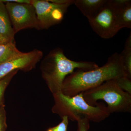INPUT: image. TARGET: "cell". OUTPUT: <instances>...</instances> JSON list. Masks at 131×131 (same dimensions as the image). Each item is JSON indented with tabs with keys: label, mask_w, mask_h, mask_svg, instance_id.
<instances>
[{
	"label": "cell",
	"mask_w": 131,
	"mask_h": 131,
	"mask_svg": "<svg viewBox=\"0 0 131 131\" xmlns=\"http://www.w3.org/2000/svg\"><path fill=\"white\" fill-rule=\"evenodd\" d=\"M126 76L120 54L115 52L101 67L91 70H77L64 81L61 92L74 96L98 86L105 82Z\"/></svg>",
	"instance_id": "cell-1"
},
{
	"label": "cell",
	"mask_w": 131,
	"mask_h": 131,
	"mask_svg": "<svg viewBox=\"0 0 131 131\" xmlns=\"http://www.w3.org/2000/svg\"><path fill=\"white\" fill-rule=\"evenodd\" d=\"M98 67L94 62L71 60L60 48L52 50L43 59L40 64L42 78L52 94L61 92L66 78L75 69L88 71Z\"/></svg>",
	"instance_id": "cell-2"
},
{
	"label": "cell",
	"mask_w": 131,
	"mask_h": 131,
	"mask_svg": "<svg viewBox=\"0 0 131 131\" xmlns=\"http://www.w3.org/2000/svg\"><path fill=\"white\" fill-rule=\"evenodd\" d=\"M54 105L52 113L61 117L66 116L69 119L76 121L86 118L90 121L100 122L110 115L105 103L98 102L95 106L90 105L84 100L82 93L70 96L62 92L53 94Z\"/></svg>",
	"instance_id": "cell-3"
},
{
	"label": "cell",
	"mask_w": 131,
	"mask_h": 131,
	"mask_svg": "<svg viewBox=\"0 0 131 131\" xmlns=\"http://www.w3.org/2000/svg\"><path fill=\"white\" fill-rule=\"evenodd\" d=\"M82 94L84 100L90 105L95 106L97 101H104L110 114L131 112V95L121 89L114 80L105 82Z\"/></svg>",
	"instance_id": "cell-4"
},
{
	"label": "cell",
	"mask_w": 131,
	"mask_h": 131,
	"mask_svg": "<svg viewBox=\"0 0 131 131\" xmlns=\"http://www.w3.org/2000/svg\"><path fill=\"white\" fill-rule=\"evenodd\" d=\"M5 5L15 34L27 28L41 30L35 8L32 4L8 2Z\"/></svg>",
	"instance_id": "cell-5"
},
{
	"label": "cell",
	"mask_w": 131,
	"mask_h": 131,
	"mask_svg": "<svg viewBox=\"0 0 131 131\" xmlns=\"http://www.w3.org/2000/svg\"><path fill=\"white\" fill-rule=\"evenodd\" d=\"M88 20L93 30L102 38H111L120 30L112 0H107L99 13Z\"/></svg>",
	"instance_id": "cell-6"
},
{
	"label": "cell",
	"mask_w": 131,
	"mask_h": 131,
	"mask_svg": "<svg viewBox=\"0 0 131 131\" xmlns=\"http://www.w3.org/2000/svg\"><path fill=\"white\" fill-rule=\"evenodd\" d=\"M40 29H46L60 24L71 4L59 5L49 0H32Z\"/></svg>",
	"instance_id": "cell-7"
},
{
	"label": "cell",
	"mask_w": 131,
	"mask_h": 131,
	"mask_svg": "<svg viewBox=\"0 0 131 131\" xmlns=\"http://www.w3.org/2000/svg\"><path fill=\"white\" fill-rule=\"evenodd\" d=\"M43 56L37 49L27 52H20L13 58L0 64V79L15 70L28 71L35 68Z\"/></svg>",
	"instance_id": "cell-8"
},
{
	"label": "cell",
	"mask_w": 131,
	"mask_h": 131,
	"mask_svg": "<svg viewBox=\"0 0 131 131\" xmlns=\"http://www.w3.org/2000/svg\"><path fill=\"white\" fill-rule=\"evenodd\" d=\"M107 0H74V4L88 19L95 16Z\"/></svg>",
	"instance_id": "cell-9"
},
{
	"label": "cell",
	"mask_w": 131,
	"mask_h": 131,
	"mask_svg": "<svg viewBox=\"0 0 131 131\" xmlns=\"http://www.w3.org/2000/svg\"><path fill=\"white\" fill-rule=\"evenodd\" d=\"M0 34L14 42L15 34L4 3L0 1Z\"/></svg>",
	"instance_id": "cell-10"
},
{
	"label": "cell",
	"mask_w": 131,
	"mask_h": 131,
	"mask_svg": "<svg viewBox=\"0 0 131 131\" xmlns=\"http://www.w3.org/2000/svg\"><path fill=\"white\" fill-rule=\"evenodd\" d=\"M114 7L116 11L117 25L119 30L124 28H131V1L122 6Z\"/></svg>",
	"instance_id": "cell-11"
},
{
	"label": "cell",
	"mask_w": 131,
	"mask_h": 131,
	"mask_svg": "<svg viewBox=\"0 0 131 131\" xmlns=\"http://www.w3.org/2000/svg\"><path fill=\"white\" fill-rule=\"evenodd\" d=\"M21 52L17 49L14 42L0 45V64L8 61Z\"/></svg>",
	"instance_id": "cell-12"
},
{
	"label": "cell",
	"mask_w": 131,
	"mask_h": 131,
	"mask_svg": "<svg viewBox=\"0 0 131 131\" xmlns=\"http://www.w3.org/2000/svg\"><path fill=\"white\" fill-rule=\"evenodd\" d=\"M120 55L126 77L131 79V47H124Z\"/></svg>",
	"instance_id": "cell-13"
},
{
	"label": "cell",
	"mask_w": 131,
	"mask_h": 131,
	"mask_svg": "<svg viewBox=\"0 0 131 131\" xmlns=\"http://www.w3.org/2000/svg\"><path fill=\"white\" fill-rule=\"evenodd\" d=\"M19 70L12 71L5 77L0 79V107L4 104V94L6 89L9 84L13 78Z\"/></svg>",
	"instance_id": "cell-14"
},
{
	"label": "cell",
	"mask_w": 131,
	"mask_h": 131,
	"mask_svg": "<svg viewBox=\"0 0 131 131\" xmlns=\"http://www.w3.org/2000/svg\"><path fill=\"white\" fill-rule=\"evenodd\" d=\"M114 80L121 89L131 95V79L124 76Z\"/></svg>",
	"instance_id": "cell-15"
},
{
	"label": "cell",
	"mask_w": 131,
	"mask_h": 131,
	"mask_svg": "<svg viewBox=\"0 0 131 131\" xmlns=\"http://www.w3.org/2000/svg\"><path fill=\"white\" fill-rule=\"evenodd\" d=\"M62 121L57 125L52 127H49L46 131H67L69 119L66 116L61 117Z\"/></svg>",
	"instance_id": "cell-16"
},
{
	"label": "cell",
	"mask_w": 131,
	"mask_h": 131,
	"mask_svg": "<svg viewBox=\"0 0 131 131\" xmlns=\"http://www.w3.org/2000/svg\"><path fill=\"white\" fill-rule=\"evenodd\" d=\"M6 113L5 105L0 107V131H6L7 128L6 123Z\"/></svg>",
	"instance_id": "cell-17"
},
{
	"label": "cell",
	"mask_w": 131,
	"mask_h": 131,
	"mask_svg": "<svg viewBox=\"0 0 131 131\" xmlns=\"http://www.w3.org/2000/svg\"><path fill=\"white\" fill-rule=\"evenodd\" d=\"M77 129V131H88L90 129V121L86 118L81 119L78 121Z\"/></svg>",
	"instance_id": "cell-18"
},
{
	"label": "cell",
	"mask_w": 131,
	"mask_h": 131,
	"mask_svg": "<svg viewBox=\"0 0 131 131\" xmlns=\"http://www.w3.org/2000/svg\"><path fill=\"white\" fill-rule=\"evenodd\" d=\"M50 2L59 5H66V4H74V0H49Z\"/></svg>",
	"instance_id": "cell-19"
},
{
	"label": "cell",
	"mask_w": 131,
	"mask_h": 131,
	"mask_svg": "<svg viewBox=\"0 0 131 131\" xmlns=\"http://www.w3.org/2000/svg\"><path fill=\"white\" fill-rule=\"evenodd\" d=\"M3 3L13 2L18 3L31 4L32 0H0Z\"/></svg>",
	"instance_id": "cell-20"
},
{
	"label": "cell",
	"mask_w": 131,
	"mask_h": 131,
	"mask_svg": "<svg viewBox=\"0 0 131 131\" xmlns=\"http://www.w3.org/2000/svg\"><path fill=\"white\" fill-rule=\"evenodd\" d=\"M10 42H12V41H10L7 38L5 37L1 34H0V45Z\"/></svg>",
	"instance_id": "cell-21"
}]
</instances>
